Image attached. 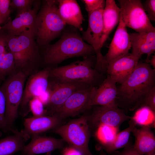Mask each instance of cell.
I'll use <instances>...</instances> for the list:
<instances>
[{"label":"cell","mask_w":155,"mask_h":155,"mask_svg":"<svg viewBox=\"0 0 155 155\" xmlns=\"http://www.w3.org/2000/svg\"><path fill=\"white\" fill-rule=\"evenodd\" d=\"M155 70L148 63L138 62L126 80L117 89L123 104L131 110L138 108L141 101L155 86Z\"/></svg>","instance_id":"6da1fadb"},{"label":"cell","mask_w":155,"mask_h":155,"mask_svg":"<svg viewBox=\"0 0 155 155\" xmlns=\"http://www.w3.org/2000/svg\"><path fill=\"white\" fill-rule=\"evenodd\" d=\"M94 53L93 48L84 42L79 34L69 32L63 34L57 42L44 49L43 59L45 64L52 66L70 58L86 57Z\"/></svg>","instance_id":"7a4b0ae2"},{"label":"cell","mask_w":155,"mask_h":155,"mask_svg":"<svg viewBox=\"0 0 155 155\" xmlns=\"http://www.w3.org/2000/svg\"><path fill=\"white\" fill-rule=\"evenodd\" d=\"M41 5L35 26V38L40 49L45 48L58 37L66 24L59 15L57 0H44Z\"/></svg>","instance_id":"3957f363"},{"label":"cell","mask_w":155,"mask_h":155,"mask_svg":"<svg viewBox=\"0 0 155 155\" xmlns=\"http://www.w3.org/2000/svg\"><path fill=\"white\" fill-rule=\"evenodd\" d=\"M4 30L9 51L20 60L27 71L32 73L41 60L40 49L35 40L34 33L28 32L18 36H11Z\"/></svg>","instance_id":"277c9868"},{"label":"cell","mask_w":155,"mask_h":155,"mask_svg":"<svg viewBox=\"0 0 155 155\" xmlns=\"http://www.w3.org/2000/svg\"><path fill=\"white\" fill-rule=\"evenodd\" d=\"M29 75L23 71L17 70L8 75L0 87L5 100V118L9 127L14 130H18L14 124L18 117L24 84Z\"/></svg>","instance_id":"5b68a950"},{"label":"cell","mask_w":155,"mask_h":155,"mask_svg":"<svg viewBox=\"0 0 155 155\" xmlns=\"http://www.w3.org/2000/svg\"><path fill=\"white\" fill-rule=\"evenodd\" d=\"M87 115L72 119L52 131L60 135L65 142L80 152L82 155H94L89 148L91 135Z\"/></svg>","instance_id":"8992f818"},{"label":"cell","mask_w":155,"mask_h":155,"mask_svg":"<svg viewBox=\"0 0 155 155\" xmlns=\"http://www.w3.org/2000/svg\"><path fill=\"white\" fill-rule=\"evenodd\" d=\"M93 62L87 58L69 65L51 69L50 77L59 81L72 83H80L89 86L94 84L99 73L92 67Z\"/></svg>","instance_id":"52a82bcc"},{"label":"cell","mask_w":155,"mask_h":155,"mask_svg":"<svg viewBox=\"0 0 155 155\" xmlns=\"http://www.w3.org/2000/svg\"><path fill=\"white\" fill-rule=\"evenodd\" d=\"M120 15L126 27L137 32L155 31L140 0H119Z\"/></svg>","instance_id":"ba28073f"},{"label":"cell","mask_w":155,"mask_h":155,"mask_svg":"<svg viewBox=\"0 0 155 155\" xmlns=\"http://www.w3.org/2000/svg\"><path fill=\"white\" fill-rule=\"evenodd\" d=\"M104 8L88 13V26L82 37L84 40L93 48L96 55V69L100 71L106 70L107 66L101 51L100 41L103 31L102 13Z\"/></svg>","instance_id":"9c48e42d"},{"label":"cell","mask_w":155,"mask_h":155,"mask_svg":"<svg viewBox=\"0 0 155 155\" xmlns=\"http://www.w3.org/2000/svg\"><path fill=\"white\" fill-rule=\"evenodd\" d=\"M51 69L48 67L32 74L28 79L19 109V110L20 109L21 116L24 117L28 114L30 109L29 103L32 99L39 97L47 90Z\"/></svg>","instance_id":"30bf717a"},{"label":"cell","mask_w":155,"mask_h":155,"mask_svg":"<svg viewBox=\"0 0 155 155\" xmlns=\"http://www.w3.org/2000/svg\"><path fill=\"white\" fill-rule=\"evenodd\" d=\"M50 84L49 83L48 90L49 97L45 106V112L52 115L73 93L77 90L90 86L80 83L63 82L55 79Z\"/></svg>","instance_id":"8fae6325"},{"label":"cell","mask_w":155,"mask_h":155,"mask_svg":"<svg viewBox=\"0 0 155 155\" xmlns=\"http://www.w3.org/2000/svg\"><path fill=\"white\" fill-rule=\"evenodd\" d=\"M87 117L89 126L97 128L100 125H104L118 129L123 122L131 118L127 115L124 110L120 108L117 104L99 106Z\"/></svg>","instance_id":"7c38bea8"},{"label":"cell","mask_w":155,"mask_h":155,"mask_svg":"<svg viewBox=\"0 0 155 155\" xmlns=\"http://www.w3.org/2000/svg\"><path fill=\"white\" fill-rule=\"evenodd\" d=\"M92 87H88L80 89L73 93L59 108L52 115L57 116L64 120L89 109Z\"/></svg>","instance_id":"4fadbf2b"},{"label":"cell","mask_w":155,"mask_h":155,"mask_svg":"<svg viewBox=\"0 0 155 155\" xmlns=\"http://www.w3.org/2000/svg\"><path fill=\"white\" fill-rule=\"evenodd\" d=\"M41 4V1L35 0L31 10L19 15L13 20H11L2 26V29L11 36H18L28 32L35 34L36 17Z\"/></svg>","instance_id":"5bb4252c"},{"label":"cell","mask_w":155,"mask_h":155,"mask_svg":"<svg viewBox=\"0 0 155 155\" xmlns=\"http://www.w3.org/2000/svg\"><path fill=\"white\" fill-rule=\"evenodd\" d=\"M131 48L129 34L120 17L117 29L106 55L104 56L108 64L118 58L129 54Z\"/></svg>","instance_id":"9a60e30c"},{"label":"cell","mask_w":155,"mask_h":155,"mask_svg":"<svg viewBox=\"0 0 155 155\" xmlns=\"http://www.w3.org/2000/svg\"><path fill=\"white\" fill-rule=\"evenodd\" d=\"M63 120L55 115L33 116L24 119V127L21 131L31 138L52 130L62 124Z\"/></svg>","instance_id":"2e32d148"},{"label":"cell","mask_w":155,"mask_h":155,"mask_svg":"<svg viewBox=\"0 0 155 155\" xmlns=\"http://www.w3.org/2000/svg\"><path fill=\"white\" fill-rule=\"evenodd\" d=\"M116 82L108 75L98 88L92 87L89 108L95 105L108 106L117 104V89Z\"/></svg>","instance_id":"e0dca14e"},{"label":"cell","mask_w":155,"mask_h":155,"mask_svg":"<svg viewBox=\"0 0 155 155\" xmlns=\"http://www.w3.org/2000/svg\"><path fill=\"white\" fill-rule=\"evenodd\" d=\"M139 59L129 53L109 63L106 70L108 75L116 83L122 84L133 71Z\"/></svg>","instance_id":"ac0fdd59"},{"label":"cell","mask_w":155,"mask_h":155,"mask_svg":"<svg viewBox=\"0 0 155 155\" xmlns=\"http://www.w3.org/2000/svg\"><path fill=\"white\" fill-rule=\"evenodd\" d=\"M30 143L21 151L24 155H36L47 153L63 148L65 141L62 139L43 136H32Z\"/></svg>","instance_id":"d6986e66"},{"label":"cell","mask_w":155,"mask_h":155,"mask_svg":"<svg viewBox=\"0 0 155 155\" xmlns=\"http://www.w3.org/2000/svg\"><path fill=\"white\" fill-rule=\"evenodd\" d=\"M132 48L131 54L139 59L147 55L146 62L155 51V31L129 34Z\"/></svg>","instance_id":"ffe728a7"},{"label":"cell","mask_w":155,"mask_h":155,"mask_svg":"<svg viewBox=\"0 0 155 155\" xmlns=\"http://www.w3.org/2000/svg\"><path fill=\"white\" fill-rule=\"evenodd\" d=\"M57 1L59 15L65 24L82 31V25L84 19L77 1L75 0H58Z\"/></svg>","instance_id":"44dd1931"},{"label":"cell","mask_w":155,"mask_h":155,"mask_svg":"<svg viewBox=\"0 0 155 155\" xmlns=\"http://www.w3.org/2000/svg\"><path fill=\"white\" fill-rule=\"evenodd\" d=\"M132 132L135 140L134 150L143 155H151L155 153V137L150 126L135 127Z\"/></svg>","instance_id":"7402d4cb"},{"label":"cell","mask_w":155,"mask_h":155,"mask_svg":"<svg viewBox=\"0 0 155 155\" xmlns=\"http://www.w3.org/2000/svg\"><path fill=\"white\" fill-rule=\"evenodd\" d=\"M120 8L114 0L105 1L102 13L103 31L100 41L101 48L114 27L119 23Z\"/></svg>","instance_id":"603a6c76"},{"label":"cell","mask_w":155,"mask_h":155,"mask_svg":"<svg viewBox=\"0 0 155 155\" xmlns=\"http://www.w3.org/2000/svg\"><path fill=\"white\" fill-rule=\"evenodd\" d=\"M30 138L22 131L0 140V155H12L21 151Z\"/></svg>","instance_id":"cb8c5ba5"},{"label":"cell","mask_w":155,"mask_h":155,"mask_svg":"<svg viewBox=\"0 0 155 155\" xmlns=\"http://www.w3.org/2000/svg\"><path fill=\"white\" fill-rule=\"evenodd\" d=\"M129 123V126L118 133L113 142L101 147L98 150H103L111 154L118 149L124 147L129 142L130 134L136 125L131 118Z\"/></svg>","instance_id":"d4e9b609"},{"label":"cell","mask_w":155,"mask_h":155,"mask_svg":"<svg viewBox=\"0 0 155 155\" xmlns=\"http://www.w3.org/2000/svg\"><path fill=\"white\" fill-rule=\"evenodd\" d=\"M155 112L147 106H143L138 108L131 118L137 125L144 126H154Z\"/></svg>","instance_id":"484cf974"},{"label":"cell","mask_w":155,"mask_h":155,"mask_svg":"<svg viewBox=\"0 0 155 155\" xmlns=\"http://www.w3.org/2000/svg\"><path fill=\"white\" fill-rule=\"evenodd\" d=\"M96 128L95 136L100 142L98 150L113 142L119 130V129L104 125H100Z\"/></svg>","instance_id":"4316f807"},{"label":"cell","mask_w":155,"mask_h":155,"mask_svg":"<svg viewBox=\"0 0 155 155\" xmlns=\"http://www.w3.org/2000/svg\"><path fill=\"white\" fill-rule=\"evenodd\" d=\"M17 70L13 55L10 51L0 54V82Z\"/></svg>","instance_id":"83f0119b"},{"label":"cell","mask_w":155,"mask_h":155,"mask_svg":"<svg viewBox=\"0 0 155 155\" xmlns=\"http://www.w3.org/2000/svg\"><path fill=\"white\" fill-rule=\"evenodd\" d=\"M6 102L5 97L0 89V130L5 133H16L18 130L13 129L9 126L5 117Z\"/></svg>","instance_id":"f1b7e54d"},{"label":"cell","mask_w":155,"mask_h":155,"mask_svg":"<svg viewBox=\"0 0 155 155\" xmlns=\"http://www.w3.org/2000/svg\"><path fill=\"white\" fill-rule=\"evenodd\" d=\"M34 0H12L10 4L11 12H16V17L19 15L30 11L35 1Z\"/></svg>","instance_id":"f546056e"},{"label":"cell","mask_w":155,"mask_h":155,"mask_svg":"<svg viewBox=\"0 0 155 155\" xmlns=\"http://www.w3.org/2000/svg\"><path fill=\"white\" fill-rule=\"evenodd\" d=\"M10 1V0H0V25L5 24L11 20Z\"/></svg>","instance_id":"4dcf8cb0"},{"label":"cell","mask_w":155,"mask_h":155,"mask_svg":"<svg viewBox=\"0 0 155 155\" xmlns=\"http://www.w3.org/2000/svg\"><path fill=\"white\" fill-rule=\"evenodd\" d=\"M30 109L32 112L33 116H38L44 115L45 111L44 105L38 97L33 98L29 103Z\"/></svg>","instance_id":"1f68e13d"},{"label":"cell","mask_w":155,"mask_h":155,"mask_svg":"<svg viewBox=\"0 0 155 155\" xmlns=\"http://www.w3.org/2000/svg\"><path fill=\"white\" fill-rule=\"evenodd\" d=\"M143 106H147L155 112V86L144 96L140 102L138 108Z\"/></svg>","instance_id":"d6a6232c"},{"label":"cell","mask_w":155,"mask_h":155,"mask_svg":"<svg viewBox=\"0 0 155 155\" xmlns=\"http://www.w3.org/2000/svg\"><path fill=\"white\" fill-rule=\"evenodd\" d=\"M85 8L88 13L92 12L98 9L104 8L105 4L104 0H83Z\"/></svg>","instance_id":"836d02e7"},{"label":"cell","mask_w":155,"mask_h":155,"mask_svg":"<svg viewBox=\"0 0 155 155\" xmlns=\"http://www.w3.org/2000/svg\"><path fill=\"white\" fill-rule=\"evenodd\" d=\"M143 8L151 21L155 20V0H146L142 4Z\"/></svg>","instance_id":"e575fe53"},{"label":"cell","mask_w":155,"mask_h":155,"mask_svg":"<svg viewBox=\"0 0 155 155\" xmlns=\"http://www.w3.org/2000/svg\"><path fill=\"white\" fill-rule=\"evenodd\" d=\"M112 155H143L135 150L133 148V144L131 142H129L121 151H117L112 152Z\"/></svg>","instance_id":"d590c367"},{"label":"cell","mask_w":155,"mask_h":155,"mask_svg":"<svg viewBox=\"0 0 155 155\" xmlns=\"http://www.w3.org/2000/svg\"><path fill=\"white\" fill-rule=\"evenodd\" d=\"M8 48L6 40L4 30L2 29L0 32V54L7 51Z\"/></svg>","instance_id":"8d00e7d4"},{"label":"cell","mask_w":155,"mask_h":155,"mask_svg":"<svg viewBox=\"0 0 155 155\" xmlns=\"http://www.w3.org/2000/svg\"><path fill=\"white\" fill-rule=\"evenodd\" d=\"M62 155H82L77 149L70 146L63 149Z\"/></svg>","instance_id":"74e56055"},{"label":"cell","mask_w":155,"mask_h":155,"mask_svg":"<svg viewBox=\"0 0 155 155\" xmlns=\"http://www.w3.org/2000/svg\"><path fill=\"white\" fill-rule=\"evenodd\" d=\"M150 63L154 69L155 68V55H153L151 58L149 60L147 63Z\"/></svg>","instance_id":"f35d334b"},{"label":"cell","mask_w":155,"mask_h":155,"mask_svg":"<svg viewBox=\"0 0 155 155\" xmlns=\"http://www.w3.org/2000/svg\"><path fill=\"white\" fill-rule=\"evenodd\" d=\"M99 155H106V153L102 150L100 153Z\"/></svg>","instance_id":"ab89813d"},{"label":"cell","mask_w":155,"mask_h":155,"mask_svg":"<svg viewBox=\"0 0 155 155\" xmlns=\"http://www.w3.org/2000/svg\"><path fill=\"white\" fill-rule=\"evenodd\" d=\"M52 152H49L46 153V155H51Z\"/></svg>","instance_id":"60d3db41"},{"label":"cell","mask_w":155,"mask_h":155,"mask_svg":"<svg viewBox=\"0 0 155 155\" xmlns=\"http://www.w3.org/2000/svg\"><path fill=\"white\" fill-rule=\"evenodd\" d=\"M2 133L1 131V130H0V138L2 136Z\"/></svg>","instance_id":"b9f144b4"},{"label":"cell","mask_w":155,"mask_h":155,"mask_svg":"<svg viewBox=\"0 0 155 155\" xmlns=\"http://www.w3.org/2000/svg\"><path fill=\"white\" fill-rule=\"evenodd\" d=\"M2 26H1L0 25V32L2 30Z\"/></svg>","instance_id":"7bdbcfd3"},{"label":"cell","mask_w":155,"mask_h":155,"mask_svg":"<svg viewBox=\"0 0 155 155\" xmlns=\"http://www.w3.org/2000/svg\"><path fill=\"white\" fill-rule=\"evenodd\" d=\"M151 155H155V153H154V154H152Z\"/></svg>","instance_id":"ee69618b"}]
</instances>
